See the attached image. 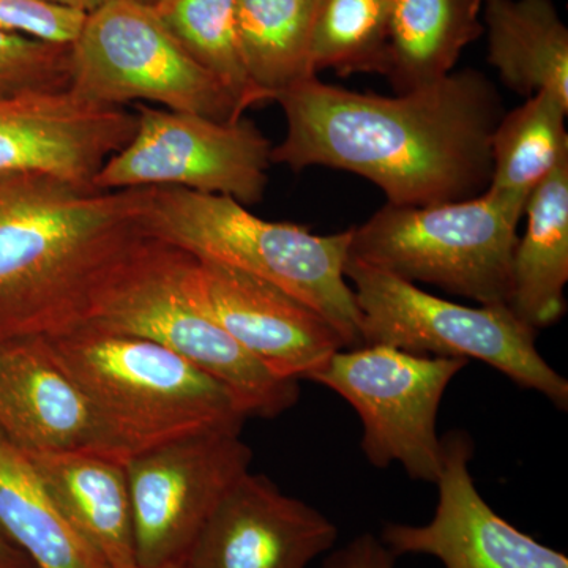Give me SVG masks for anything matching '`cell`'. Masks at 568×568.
<instances>
[{
	"label": "cell",
	"instance_id": "cell-15",
	"mask_svg": "<svg viewBox=\"0 0 568 568\" xmlns=\"http://www.w3.org/2000/svg\"><path fill=\"white\" fill-rule=\"evenodd\" d=\"M338 540V528L271 478L246 473L194 540L189 568H306Z\"/></svg>",
	"mask_w": 568,
	"mask_h": 568
},
{
	"label": "cell",
	"instance_id": "cell-4",
	"mask_svg": "<svg viewBox=\"0 0 568 568\" xmlns=\"http://www.w3.org/2000/svg\"><path fill=\"white\" fill-rule=\"evenodd\" d=\"M142 222L151 237L274 284L334 325L347 349L361 346V312L345 274L353 227L317 235L260 219L233 197L173 186L148 190Z\"/></svg>",
	"mask_w": 568,
	"mask_h": 568
},
{
	"label": "cell",
	"instance_id": "cell-22",
	"mask_svg": "<svg viewBox=\"0 0 568 568\" xmlns=\"http://www.w3.org/2000/svg\"><path fill=\"white\" fill-rule=\"evenodd\" d=\"M316 9L317 0H237L242 59L264 102L316 77L310 59Z\"/></svg>",
	"mask_w": 568,
	"mask_h": 568
},
{
	"label": "cell",
	"instance_id": "cell-21",
	"mask_svg": "<svg viewBox=\"0 0 568 568\" xmlns=\"http://www.w3.org/2000/svg\"><path fill=\"white\" fill-rule=\"evenodd\" d=\"M0 534L36 568H110L62 517L31 459L0 429Z\"/></svg>",
	"mask_w": 568,
	"mask_h": 568
},
{
	"label": "cell",
	"instance_id": "cell-2",
	"mask_svg": "<svg viewBox=\"0 0 568 568\" xmlns=\"http://www.w3.org/2000/svg\"><path fill=\"white\" fill-rule=\"evenodd\" d=\"M148 190L0 175V345L78 324L97 284L148 234Z\"/></svg>",
	"mask_w": 568,
	"mask_h": 568
},
{
	"label": "cell",
	"instance_id": "cell-27",
	"mask_svg": "<svg viewBox=\"0 0 568 568\" xmlns=\"http://www.w3.org/2000/svg\"><path fill=\"white\" fill-rule=\"evenodd\" d=\"M88 17L44 0H0V31L44 43L71 47Z\"/></svg>",
	"mask_w": 568,
	"mask_h": 568
},
{
	"label": "cell",
	"instance_id": "cell-31",
	"mask_svg": "<svg viewBox=\"0 0 568 568\" xmlns=\"http://www.w3.org/2000/svg\"><path fill=\"white\" fill-rule=\"evenodd\" d=\"M134 2L142 3V6L152 7L153 9V7H155L160 0H134Z\"/></svg>",
	"mask_w": 568,
	"mask_h": 568
},
{
	"label": "cell",
	"instance_id": "cell-9",
	"mask_svg": "<svg viewBox=\"0 0 568 568\" xmlns=\"http://www.w3.org/2000/svg\"><path fill=\"white\" fill-rule=\"evenodd\" d=\"M467 362L364 345L338 351L308 381L357 410L364 426L361 447L373 466L399 463L413 480L436 484L443 469L437 413L448 384Z\"/></svg>",
	"mask_w": 568,
	"mask_h": 568
},
{
	"label": "cell",
	"instance_id": "cell-14",
	"mask_svg": "<svg viewBox=\"0 0 568 568\" xmlns=\"http://www.w3.org/2000/svg\"><path fill=\"white\" fill-rule=\"evenodd\" d=\"M136 123V112L89 102L70 89L0 97V175L47 174L93 186Z\"/></svg>",
	"mask_w": 568,
	"mask_h": 568
},
{
	"label": "cell",
	"instance_id": "cell-16",
	"mask_svg": "<svg viewBox=\"0 0 568 568\" xmlns=\"http://www.w3.org/2000/svg\"><path fill=\"white\" fill-rule=\"evenodd\" d=\"M0 429L28 457L97 454L126 462L88 396L37 338L0 345Z\"/></svg>",
	"mask_w": 568,
	"mask_h": 568
},
{
	"label": "cell",
	"instance_id": "cell-23",
	"mask_svg": "<svg viewBox=\"0 0 568 568\" xmlns=\"http://www.w3.org/2000/svg\"><path fill=\"white\" fill-rule=\"evenodd\" d=\"M568 104L549 92H537L504 114L491 138V181L487 192L525 209L558 164L568 156Z\"/></svg>",
	"mask_w": 568,
	"mask_h": 568
},
{
	"label": "cell",
	"instance_id": "cell-20",
	"mask_svg": "<svg viewBox=\"0 0 568 568\" xmlns=\"http://www.w3.org/2000/svg\"><path fill=\"white\" fill-rule=\"evenodd\" d=\"M481 0H390L386 74L396 93L444 80L484 32Z\"/></svg>",
	"mask_w": 568,
	"mask_h": 568
},
{
	"label": "cell",
	"instance_id": "cell-19",
	"mask_svg": "<svg viewBox=\"0 0 568 568\" xmlns=\"http://www.w3.org/2000/svg\"><path fill=\"white\" fill-rule=\"evenodd\" d=\"M488 61L523 97L549 92L568 104V29L552 0H481Z\"/></svg>",
	"mask_w": 568,
	"mask_h": 568
},
{
	"label": "cell",
	"instance_id": "cell-29",
	"mask_svg": "<svg viewBox=\"0 0 568 568\" xmlns=\"http://www.w3.org/2000/svg\"><path fill=\"white\" fill-rule=\"evenodd\" d=\"M0 568H36L24 552L0 534Z\"/></svg>",
	"mask_w": 568,
	"mask_h": 568
},
{
	"label": "cell",
	"instance_id": "cell-25",
	"mask_svg": "<svg viewBox=\"0 0 568 568\" xmlns=\"http://www.w3.org/2000/svg\"><path fill=\"white\" fill-rule=\"evenodd\" d=\"M390 0H317L313 73L386 74Z\"/></svg>",
	"mask_w": 568,
	"mask_h": 568
},
{
	"label": "cell",
	"instance_id": "cell-6",
	"mask_svg": "<svg viewBox=\"0 0 568 568\" xmlns=\"http://www.w3.org/2000/svg\"><path fill=\"white\" fill-rule=\"evenodd\" d=\"M523 215L525 209L489 192L428 207L387 203L353 227L349 257L480 305H508Z\"/></svg>",
	"mask_w": 568,
	"mask_h": 568
},
{
	"label": "cell",
	"instance_id": "cell-13",
	"mask_svg": "<svg viewBox=\"0 0 568 568\" xmlns=\"http://www.w3.org/2000/svg\"><path fill=\"white\" fill-rule=\"evenodd\" d=\"M440 443L435 517L424 526H383L381 541L396 558L433 556L446 568H568L566 555L521 532L485 503L469 473L473 437L454 429Z\"/></svg>",
	"mask_w": 568,
	"mask_h": 568
},
{
	"label": "cell",
	"instance_id": "cell-12",
	"mask_svg": "<svg viewBox=\"0 0 568 568\" xmlns=\"http://www.w3.org/2000/svg\"><path fill=\"white\" fill-rule=\"evenodd\" d=\"M183 284L197 308L282 379L308 381L332 355L347 349L334 325L315 310L230 265L189 254Z\"/></svg>",
	"mask_w": 568,
	"mask_h": 568
},
{
	"label": "cell",
	"instance_id": "cell-18",
	"mask_svg": "<svg viewBox=\"0 0 568 568\" xmlns=\"http://www.w3.org/2000/svg\"><path fill=\"white\" fill-rule=\"evenodd\" d=\"M525 213L528 226L515 250L508 306L540 331L567 312L568 156L537 186Z\"/></svg>",
	"mask_w": 568,
	"mask_h": 568
},
{
	"label": "cell",
	"instance_id": "cell-11",
	"mask_svg": "<svg viewBox=\"0 0 568 568\" xmlns=\"http://www.w3.org/2000/svg\"><path fill=\"white\" fill-rule=\"evenodd\" d=\"M252 459V448L234 429L179 437L126 459L138 567L185 564L201 529Z\"/></svg>",
	"mask_w": 568,
	"mask_h": 568
},
{
	"label": "cell",
	"instance_id": "cell-7",
	"mask_svg": "<svg viewBox=\"0 0 568 568\" xmlns=\"http://www.w3.org/2000/svg\"><path fill=\"white\" fill-rule=\"evenodd\" d=\"M361 312V346L387 345L429 357L477 358L518 386L567 410L568 381L536 346L537 331L506 304L466 306L425 293L379 268L347 257Z\"/></svg>",
	"mask_w": 568,
	"mask_h": 568
},
{
	"label": "cell",
	"instance_id": "cell-8",
	"mask_svg": "<svg viewBox=\"0 0 568 568\" xmlns=\"http://www.w3.org/2000/svg\"><path fill=\"white\" fill-rule=\"evenodd\" d=\"M70 91L108 106L153 103L220 122L244 118L241 104L194 61L155 9L134 0L89 14L71 44Z\"/></svg>",
	"mask_w": 568,
	"mask_h": 568
},
{
	"label": "cell",
	"instance_id": "cell-32",
	"mask_svg": "<svg viewBox=\"0 0 568 568\" xmlns=\"http://www.w3.org/2000/svg\"><path fill=\"white\" fill-rule=\"evenodd\" d=\"M163 568H189V567H186L185 564H182V566L163 567Z\"/></svg>",
	"mask_w": 568,
	"mask_h": 568
},
{
	"label": "cell",
	"instance_id": "cell-1",
	"mask_svg": "<svg viewBox=\"0 0 568 568\" xmlns=\"http://www.w3.org/2000/svg\"><path fill=\"white\" fill-rule=\"evenodd\" d=\"M286 136L272 163L327 166L368 179L402 207L459 203L487 192L503 100L477 70L396 97L358 93L316 77L275 97Z\"/></svg>",
	"mask_w": 568,
	"mask_h": 568
},
{
	"label": "cell",
	"instance_id": "cell-17",
	"mask_svg": "<svg viewBox=\"0 0 568 568\" xmlns=\"http://www.w3.org/2000/svg\"><path fill=\"white\" fill-rule=\"evenodd\" d=\"M28 458L70 528L108 567L140 568L125 463L97 454Z\"/></svg>",
	"mask_w": 568,
	"mask_h": 568
},
{
	"label": "cell",
	"instance_id": "cell-5",
	"mask_svg": "<svg viewBox=\"0 0 568 568\" xmlns=\"http://www.w3.org/2000/svg\"><path fill=\"white\" fill-rule=\"evenodd\" d=\"M186 256L142 235L97 284L77 325L138 336L173 351L220 381L246 418L282 416L297 405L298 381L272 375L194 305L183 284Z\"/></svg>",
	"mask_w": 568,
	"mask_h": 568
},
{
	"label": "cell",
	"instance_id": "cell-24",
	"mask_svg": "<svg viewBox=\"0 0 568 568\" xmlns=\"http://www.w3.org/2000/svg\"><path fill=\"white\" fill-rule=\"evenodd\" d=\"M153 9L168 31L222 82L242 110L264 103L242 59L237 0H160Z\"/></svg>",
	"mask_w": 568,
	"mask_h": 568
},
{
	"label": "cell",
	"instance_id": "cell-30",
	"mask_svg": "<svg viewBox=\"0 0 568 568\" xmlns=\"http://www.w3.org/2000/svg\"><path fill=\"white\" fill-rule=\"evenodd\" d=\"M44 2L61 7V9L78 11V13L89 17V14L102 10L103 7L110 6L115 0H44Z\"/></svg>",
	"mask_w": 568,
	"mask_h": 568
},
{
	"label": "cell",
	"instance_id": "cell-26",
	"mask_svg": "<svg viewBox=\"0 0 568 568\" xmlns=\"http://www.w3.org/2000/svg\"><path fill=\"white\" fill-rule=\"evenodd\" d=\"M71 47L0 31V97L69 91Z\"/></svg>",
	"mask_w": 568,
	"mask_h": 568
},
{
	"label": "cell",
	"instance_id": "cell-3",
	"mask_svg": "<svg viewBox=\"0 0 568 568\" xmlns=\"http://www.w3.org/2000/svg\"><path fill=\"white\" fill-rule=\"evenodd\" d=\"M37 339L88 396L125 459L196 433L242 432L245 424L220 381L149 339L89 325Z\"/></svg>",
	"mask_w": 568,
	"mask_h": 568
},
{
	"label": "cell",
	"instance_id": "cell-28",
	"mask_svg": "<svg viewBox=\"0 0 568 568\" xmlns=\"http://www.w3.org/2000/svg\"><path fill=\"white\" fill-rule=\"evenodd\" d=\"M396 556L373 534H362L325 558L323 568H395Z\"/></svg>",
	"mask_w": 568,
	"mask_h": 568
},
{
	"label": "cell",
	"instance_id": "cell-10",
	"mask_svg": "<svg viewBox=\"0 0 568 568\" xmlns=\"http://www.w3.org/2000/svg\"><path fill=\"white\" fill-rule=\"evenodd\" d=\"M136 130L93 179V189L173 186L261 203L274 145L248 119L220 122L138 104Z\"/></svg>",
	"mask_w": 568,
	"mask_h": 568
}]
</instances>
